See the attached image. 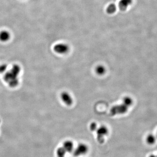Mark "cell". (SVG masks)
Returning <instances> with one entry per match:
<instances>
[{
  "instance_id": "6da1fadb",
  "label": "cell",
  "mask_w": 157,
  "mask_h": 157,
  "mask_svg": "<svg viewBox=\"0 0 157 157\" xmlns=\"http://www.w3.org/2000/svg\"><path fill=\"white\" fill-rule=\"evenodd\" d=\"M20 71V66L15 65L10 71L6 73L4 76V80L8 84L10 87H15L18 85L19 84L18 75Z\"/></svg>"
},
{
  "instance_id": "7a4b0ae2",
  "label": "cell",
  "mask_w": 157,
  "mask_h": 157,
  "mask_svg": "<svg viewBox=\"0 0 157 157\" xmlns=\"http://www.w3.org/2000/svg\"><path fill=\"white\" fill-rule=\"evenodd\" d=\"M129 107L127 105L123 102V104L115 106L111 108V114L112 115H115L125 114L127 112Z\"/></svg>"
},
{
  "instance_id": "3957f363",
  "label": "cell",
  "mask_w": 157,
  "mask_h": 157,
  "mask_svg": "<svg viewBox=\"0 0 157 157\" xmlns=\"http://www.w3.org/2000/svg\"><path fill=\"white\" fill-rule=\"evenodd\" d=\"M89 150L88 146L85 144H80L77 145L75 149H74L73 154L75 156L79 157L86 154Z\"/></svg>"
},
{
  "instance_id": "277c9868",
  "label": "cell",
  "mask_w": 157,
  "mask_h": 157,
  "mask_svg": "<svg viewBox=\"0 0 157 157\" xmlns=\"http://www.w3.org/2000/svg\"><path fill=\"white\" fill-rule=\"evenodd\" d=\"M97 137L99 141L102 142L104 140V138L108 133V129L105 126H102L96 129Z\"/></svg>"
},
{
  "instance_id": "5b68a950",
  "label": "cell",
  "mask_w": 157,
  "mask_h": 157,
  "mask_svg": "<svg viewBox=\"0 0 157 157\" xmlns=\"http://www.w3.org/2000/svg\"><path fill=\"white\" fill-rule=\"evenodd\" d=\"M55 52L60 54L66 53L69 50L68 46L64 43H59L54 47Z\"/></svg>"
},
{
  "instance_id": "8992f818",
  "label": "cell",
  "mask_w": 157,
  "mask_h": 157,
  "mask_svg": "<svg viewBox=\"0 0 157 157\" xmlns=\"http://www.w3.org/2000/svg\"><path fill=\"white\" fill-rule=\"evenodd\" d=\"M61 98L63 102L66 105L70 106L73 104V100L72 97L69 93L66 92H64L61 94Z\"/></svg>"
},
{
  "instance_id": "52a82bcc",
  "label": "cell",
  "mask_w": 157,
  "mask_h": 157,
  "mask_svg": "<svg viewBox=\"0 0 157 157\" xmlns=\"http://www.w3.org/2000/svg\"><path fill=\"white\" fill-rule=\"evenodd\" d=\"M132 2V0H121L118 4L119 8L121 11H125L131 4Z\"/></svg>"
},
{
  "instance_id": "ba28073f",
  "label": "cell",
  "mask_w": 157,
  "mask_h": 157,
  "mask_svg": "<svg viewBox=\"0 0 157 157\" xmlns=\"http://www.w3.org/2000/svg\"><path fill=\"white\" fill-rule=\"evenodd\" d=\"M62 147L67 153L73 152L74 150V144L71 141H65L63 144Z\"/></svg>"
},
{
  "instance_id": "9c48e42d",
  "label": "cell",
  "mask_w": 157,
  "mask_h": 157,
  "mask_svg": "<svg viewBox=\"0 0 157 157\" xmlns=\"http://www.w3.org/2000/svg\"><path fill=\"white\" fill-rule=\"evenodd\" d=\"M11 38L10 33L8 31L3 30L0 32V41L3 42L8 41Z\"/></svg>"
},
{
  "instance_id": "30bf717a",
  "label": "cell",
  "mask_w": 157,
  "mask_h": 157,
  "mask_svg": "<svg viewBox=\"0 0 157 157\" xmlns=\"http://www.w3.org/2000/svg\"><path fill=\"white\" fill-rule=\"evenodd\" d=\"M157 138V137L154 135V134H152V133H150L147 136L146 140V142L148 144L152 145V144H153L155 143Z\"/></svg>"
},
{
  "instance_id": "8fae6325",
  "label": "cell",
  "mask_w": 157,
  "mask_h": 157,
  "mask_svg": "<svg viewBox=\"0 0 157 157\" xmlns=\"http://www.w3.org/2000/svg\"><path fill=\"white\" fill-rule=\"evenodd\" d=\"M105 68L103 65H98L96 68V72L99 75H103L105 73Z\"/></svg>"
},
{
  "instance_id": "7c38bea8",
  "label": "cell",
  "mask_w": 157,
  "mask_h": 157,
  "mask_svg": "<svg viewBox=\"0 0 157 157\" xmlns=\"http://www.w3.org/2000/svg\"><path fill=\"white\" fill-rule=\"evenodd\" d=\"M116 9L117 7L114 4H111L107 7V9H106V11L109 14H113V13L115 12Z\"/></svg>"
},
{
  "instance_id": "4fadbf2b",
  "label": "cell",
  "mask_w": 157,
  "mask_h": 157,
  "mask_svg": "<svg viewBox=\"0 0 157 157\" xmlns=\"http://www.w3.org/2000/svg\"><path fill=\"white\" fill-rule=\"evenodd\" d=\"M66 151L63 148V147L59 148L57 151V157H65L66 153Z\"/></svg>"
},
{
  "instance_id": "5bb4252c",
  "label": "cell",
  "mask_w": 157,
  "mask_h": 157,
  "mask_svg": "<svg viewBox=\"0 0 157 157\" xmlns=\"http://www.w3.org/2000/svg\"><path fill=\"white\" fill-rule=\"evenodd\" d=\"M123 102L125 103L129 107L131 106L133 103V100L129 96H126L123 99Z\"/></svg>"
},
{
  "instance_id": "9a60e30c",
  "label": "cell",
  "mask_w": 157,
  "mask_h": 157,
  "mask_svg": "<svg viewBox=\"0 0 157 157\" xmlns=\"http://www.w3.org/2000/svg\"><path fill=\"white\" fill-rule=\"evenodd\" d=\"M7 66L6 65L2 64L0 65V74L2 73L5 72Z\"/></svg>"
},
{
  "instance_id": "2e32d148",
  "label": "cell",
  "mask_w": 157,
  "mask_h": 157,
  "mask_svg": "<svg viewBox=\"0 0 157 157\" xmlns=\"http://www.w3.org/2000/svg\"><path fill=\"white\" fill-rule=\"evenodd\" d=\"M90 129L92 131H96L97 129V125L95 123H92L90 125Z\"/></svg>"
},
{
  "instance_id": "e0dca14e",
  "label": "cell",
  "mask_w": 157,
  "mask_h": 157,
  "mask_svg": "<svg viewBox=\"0 0 157 157\" xmlns=\"http://www.w3.org/2000/svg\"><path fill=\"white\" fill-rule=\"evenodd\" d=\"M149 157H157V155H155V154H151V155L149 156Z\"/></svg>"
},
{
  "instance_id": "ac0fdd59",
  "label": "cell",
  "mask_w": 157,
  "mask_h": 157,
  "mask_svg": "<svg viewBox=\"0 0 157 157\" xmlns=\"http://www.w3.org/2000/svg\"><path fill=\"white\" fill-rule=\"evenodd\" d=\"M156 137H157V136H156Z\"/></svg>"
},
{
  "instance_id": "d6986e66",
  "label": "cell",
  "mask_w": 157,
  "mask_h": 157,
  "mask_svg": "<svg viewBox=\"0 0 157 157\" xmlns=\"http://www.w3.org/2000/svg\"></svg>"
}]
</instances>
